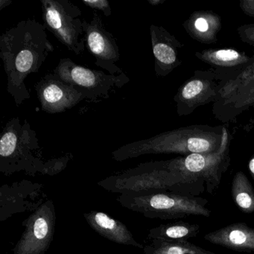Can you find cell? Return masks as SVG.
I'll return each instance as SVG.
<instances>
[{
	"mask_svg": "<svg viewBox=\"0 0 254 254\" xmlns=\"http://www.w3.org/2000/svg\"><path fill=\"white\" fill-rule=\"evenodd\" d=\"M85 44L95 58V64L111 75L123 73L117 65L120 59V47L114 35L104 26L102 17L96 11L93 13L90 22L83 20Z\"/></svg>",
	"mask_w": 254,
	"mask_h": 254,
	"instance_id": "11",
	"label": "cell"
},
{
	"mask_svg": "<svg viewBox=\"0 0 254 254\" xmlns=\"http://www.w3.org/2000/svg\"><path fill=\"white\" fill-rule=\"evenodd\" d=\"M224 126L191 125L168 130L120 147L112 153L113 159L122 162L146 154L216 152L222 145Z\"/></svg>",
	"mask_w": 254,
	"mask_h": 254,
	"instance_id": "2",
	"label": "cell"
},
{
	"mask_svg": "<svg viewBox=\"0 0 254 254\" xmlns=\"http://www.w3.org/2000/svg\"><path fill=\"white\" fill-rule=\"evenodd\" d=\"M232 135L227 126H224L222 145L216 152L191 154L166 160L169 170L178 180V193H190L195 195L206 191L212 194L218 190L223 175L230 166V145Z\"/></svg>",
	"mask_w": 254,
	"mask_h": 254,
	"instance_id": "4",
	"label": "cell"
},
{
	"mask_svg": "<svg viewBox=\"0 0 254 254\" xmlns=\"http://www.w3.org/2000/svg\"><path fill=\"white\" fill-rule=\"evenodd\" d=\"M41 110L50 114H62L86 100L82 93L73 86L48 73L35 84Z\"/></svg>",
	"mask_w": 254,
	"mask_h": 254,
	"instance_id": "13",
	"label": "cell"
},
{
	"mask_svg": "<svg viewBox=\"0 0 254 254\" xmlns=\"http://www.w3.org/2000/svg\"><path fill=\"white\" fill-rule=\"evenodd\" d=\"M166 2V0H148V3L152 6H157L162 5Z\"/></svg>",
	"mask_w": 254,
	"mask_h": 254,
	"instance_id": "27",
	"label": "cell"
},
{
	"mask_svg": "<svg viewBox=\"0 0 254 254\" xmlns=\"http://www.w3.org/2000/svg\"><path fill=\"white\" fill-rule=\"evenodd\" d=\"M54 47L45 26L35 19L19 22L0 36V58L7 76V91L19 107L30 99L26 85L31 74L39 72Z\"/></svg>",
	"mask_w": 254,
	"mask_h": 254,
	"instance_id": "1",
	"label": "cell"
},
{
	"mask_svg": "<svg viewBox=\"0 0 254 254\" xmlns=\"http://www.w3.org/2000/svg\"><path fill=\"white\" fill-rule=\"evenodd\" d=\"M12 3L11 0H0V11H2L3 8L9 6Z\"/></svg>",
	"mask_w": 254,
	"mask_h": 254,
	"instance_id": "26",
	"label": "cell"
},
{
	"mask_svg": "<svg viewBox=\"0 0 254 254\" xmlns=\"http://www.w3.org/2000/svg\"><path fill=\"white\" fill-rule=\"evenodd\" d=\"M216 72L221 81L218 100L212 112L224 124L234 123L245 111L254 108V61L233 72Z\"/></svg>",
	"mask_w": 254,
	"mask_h": 254,
	"instance_id": "6",
	"label": "cell"
},
{
	"mask_svg": "<svg viewBox=\"0 0 254 254\" xmlns=\"http://www.w3.org/2000/svg\"><path fill=\"white\" fill-rule=\"evenodd\" d=\"M82 2L92 9L102 11L105 17H110L112 14L111 5L108 0H82Z\"/></svg>",
	"mask_w": 254,
	"mask_h": 254,
	"instance_id": "23",
	"label": "cell"
},
{
	"mask_svg": "<svg viewBox=\"0 0 254 254\" xmlns=\"http://www.w3.org/2000/svg\"><path fill=\"white\" fill-rule=\"evenodd\" d=\"M248 169H249L250 173L254 181V154L251 156V159H250L249 163H248Z\"/></svg>",
	"mask_w": 254,
	"mask_h": 254,
	"instance_id": "25",
	"label": "cell"
},
{
	"mask_svg": "<svg viewBox=\"0 0 254 254\" xmlns=\"http://www.w3.org/2000/svg\"><path fill=\"white\" fill-rule=\"evenodd\" d=\"M41 150L36 131L25 120L13 117L5 124L0 136V171L11 175L20 171L53 174L64 169L69 158L66 157L44 162L37 151Z\"/></svg>",
	"mask_w": 254,
	"mask_h": 254,
	"instance_id": "3",
	"label": "cell"
},
{
	"mask_svg": "<svg viewBox=\"0 0 254 254\" xmlns=\"http://www.w3.org/2000/svg\"><path fill=\"white\" fill-rule=\"evenodd\" d=\"M187 35L202 44H215L222 27L221 16L210 10L193 11L183 23Z\"/></svg>",
	"mask_w": 254,
	"mask_h": 254,
	"instance_id": "16",
	"label": "cell"
},
{
	"mask_svg": "<svg viewBox=\"0 0 254 254\" xmlns=\"http://www.w3.org/2000/svg\"><path fill=\"white\" fill-rule=\"evenodd\" d=\"M56 212L53 202L40 206L25 222L26 230L14 250V254H44L54 237Z\"/></svg>",
	"mask_w": 254,
	"mask_h": 254,
	"instance_id": "12",
	"label": "cell"
},
{
	"mask_svg": "<svg viewBox=\"0 0 254 254\" xmlns=\"http://www.w3.org/2000/svg\"><path fill=\"white\" fill-rule=\"evenodd\" d=\"M209 243L239 252L254 253V228L245 223H233L203 236Z\"/></svg>",
	"mask_w": 254,
	"mask_h": 254,
	"instance_id": "15",
	"label": "cell"
},
{
	"mask_svg": "<svg viewBox=\"0 0 254 254\" xmlns=\"http://www.w3.org/2000/svg\"><path fill=\"white\" fill-rule=\"evenodd\" d=\"M221 87L219 76L213 68L194 71L174 96L177 114L185 117L191 115L200 107L213 105L219 97Z\"/></svg>",
	"mask_w": 254,
	"mask_h": 254,
	"instance_id": "10",
	"label": "cell"
},
{
	"mask_svg": "<svg viewBox=\"0 0 254 254\" xmlns=\"http://www.w3.org/2000/svg\"><path fill=\"white\" fill-rule=\"evenodd\" d=\"M194 56L211 68L230 72L241 70L254 61V55L249 56L233 48L206 49L196 52Z\"/></svg>",
	"mask_w": 254,
	"mask_h": 254,
	"instance_id": "17",
	"label": "cell"
},
{
	"mask_svg": "<svg viewBox=\"0 0 254 254\" xmlns=\"http://www.w3.org/2000/svg\"><path fill=\"white\" fill-rule=\"evenodd\" d=\"M200 230L198 224L178 221L151 229L148 237L150 240L188 241L197 236Z\"/></svg>",
	"mask_w": 254,
	"mask_h": 254,
	"instance_id": "19",
	"label": "cell"
},
{
	"mask_svg": "<svg viewBox=\"0 0 254 254\" xmlns=\"http://www.w3.org/2000/svg\"><path fill=\"white\" fill-rule=\"evenodd\" d=\"M84 216L95 231L108 240L120 245H130L143 249L144 246L133 239V235L124 224L107 214L91 211L84 214Z\"/></svg>",
	"mask_w": 254,
	"mask_h": 254,
	"instance_id": "18",
	"label": "cell"
},
{
	"mask_svg": "<svg viewBox=\"0 0 254 254\" xmlns=\"http://www.w3.org/2000/svg\"><path fill=\"white\" fill-rule=\"evenodd\" d=\"M118 201L124 207L149 218L179 219L190 216L210 217L206 199L173 191L121 194Z\"/></svg>",
	"mask_w": 254,
	"mask_h": 254,
	"instance_id": "5",
	"label": "cell"
},
{
	"mask_svg": "<svg viewBox=\"0 0 254 254\" xmlns=\"http://www.w3.org/2000/svg\"><path fill=\"white\" fill-rule=\"evenodd\" d=\"M46 29L75 55L82 54L86 44L81 11L69 0H41Z\"/></svg>",
	"mask_w": 254,
	"mask_h": 254,
	"instance_id": "9",
	"label": "cell"
},
{
	"mask_svg": "<svg viewBox=\"0 0 254 254\" xmlns=\"http://www.w3.org/2000/svg\"><path fill=\"white\" fill-rule=\"evenodd\" d=\"M100 185L121 194H141L155 191L178 193V178L169 170L166 160L141 163L133 169L105 180Z\"/></svg>",
	"mask_w": 254,
	"mask_h": 254,
	"instance_id": "7",
	"label": "cell"
},
{
	"mask_svg": "<svg viewBox=\"0 0 254 254\" xmlns=\"http://www.w3.org/2000/svg\"><path fill=\"white\" fill-rule=\"evenodd\" d=\"M53 74L79 90L85 96L86 101L90 102H99L108 99L114 90L121 89L130 81L125 72L111 75L102 70L89 69L77 64L69 58L59 61Z\"/></svg>",
	"mask_w": 254,
	"mask_h": 254,
	"instance_id": "8",
	"label": "cell"
},
{
	"mask_svg": "<svg viewBox=\"0 0 254 254\" xmlns=\"http://www.w3.org/2000/svg\"><path fill=\"white\" fill-rule=\"evenodd\" d=\"M151 47L157 76L165 78L182 64L181 51L184 44L163 26H150Z\"/></svg>",
	"mask_w": 254,
	"mask_h": 254,
	"instance_id": "14",
	"label": "cell"
},
{
	"mask_svg": "<svg viewBox=\"0 0 254 254\" xmlns=\"http://www.w3.org/2000/svg\"><path fill=\"white\" fill-rule=\"evenodd\" d=\"M237 34L242 42L254 48V23L239 26L237 29Z\"/></svg>",
	"mask_w": 254,
	"mask_h": 254,
	"instance_id": "22",
	"label": "cell"
},
{
	"mask_svg": "<svg viewBox=\"0 0 254 254\" xmlns=\"http://www.w3.org/2000/svg\"><path fill=\"white\" fill-rule=\"evenodd\" d=\"M231 194L235 204L242 212H254V187L243 172H236L233 177Z\"/></svg>",
	"mask_w": 254,
	"mask_h": 254,
	"instance_id": "21",
	"label": "cell"
},
{
	"mask_svg": "<svg viewBox=\"0 0 254 254\" xmlns=\"http://www.w3.org/2000/svg\"><path fill=\"white\" fill-rule=\"evenodd\" d=\"M239 8L245 15L254 18V0H241Z\"/></svg>",
	"mask_w": 254,
	"mask_h": 254,
	"instance_id": "24",
	"label": "cell"
},
{
	"mask_svg": "<svg viewBox=\"0 0 254 254\" xmlns=\"http://www.w3.org/2000/svg\"><path fill=\"white\" fill-rule=\"evenodd\" d=\"M142 250L145 254H217L188 241L151 240Z\"/></svg>",
	"mask_w": 254,
	"mask_h": 254,
	"instance_id": "20",
	"label": "cell"
}]
</instances>
